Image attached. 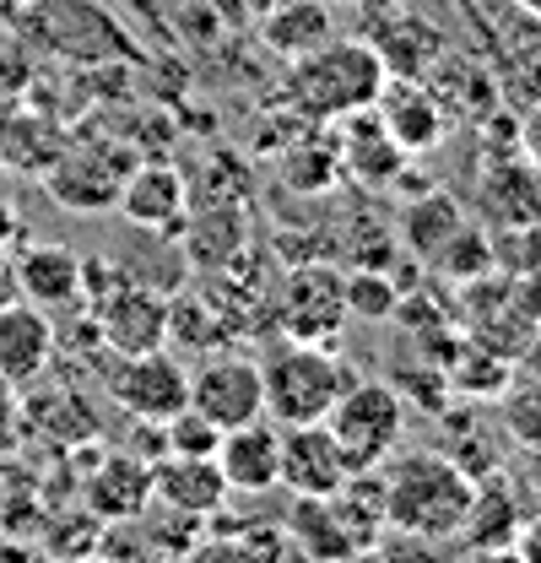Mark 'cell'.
Returning <instances> with one entry per match:
<instances>
[{"label": "cell", "mask_w": 541, "mask_h": 563, "mask_svg": "<svg viewBox=\"0 0 541 563\" xmlns=\"http://www.w3.org/2000/svg\"><path fill=\"white\" fill-rule=\"evenodd\" d=\"M379 488H385L390 531H401L411 542H455L476 477L439 450H406L379 466Z\"/></svg>", "instance_id": "cell-1"}, {"label": "cell", "mask_w": 541, "mask_h": 563, "mask_svg": "<svg viewBox=\"0 0 541 563\" xmlns=\"http://www.w3.org/2000/svg\"><path fill=\"white\" fill-rule=\"evenodd\" d=\"M385 60L368 38H331L314 55L292 60L287 70V103L314 120V125H336L357 109H374L379 87H385Z\"/></svg>", "instance_id": "cell-2"}, {"label": "cell", "mask_w": 541, "mask_h": 563, "mask_svg": "<svg viewBox=\"0 0 541 563\" xmlns=\"http://www.w3.org/2000/svg\"><path fill=\"white\" fill-rule=\"evenodd\" d=\"M261 385H266V418L276 428L292 422H325L336 396L352 385V368L341 363L331 342H276L270 357H261Z\"/></svg>", "instance_id": "cell-3"}, {"label": "cell", "mask_w": 541, "mask_h": 563, "mask_svg": "<svg viewBox=\"0 0 541 563\" xmlns=\"http://www.w3.org/2000/svg\"><path fill=\"white\" fill-rule=\"evenodd\" d=\"M325 428L336 433L341 455L352 472H379L406 433V401L390 379H352L325 412Z\"/></svg>", "instance_id": "cell-4"}, {"label": "cell", "mask_w": 541, "mask_h": 563, "mask_svg": "<svg viewBox=\"0 0 541 563\" xmlns=\"http://www.w3.org/2000/svg\"><path fill=\"white\" fill-rule=\"evenodd\" d=\"M87 303H92L98 342L114 352V357L152 352L168 342V298L152 292V287H141V282L109 277L92 261H87Z\"/></svg>", "instance_id": "cell-5"}, {"label": "cell", "mask_w": 541, "mask_h": 563, "mask_svg": "<svg viewBox=\"0 0 541 563\" xmlns=\"http://www.w3.org/2000/svg\"><path fill=\"white\" fill-rule=\"evenodd\" d=\"M109 401L120 412H131L135 422H157L163 428L174 412L190 407V368L163 347L114 357V368H109Z\"/></svg>", "instance_id": "cell-6"}, {"label": "cell", "mask_w": 541, "mask_h": 563, "mask_svg": "<svg viewBox=\"0 0 541 563\" xmlns=\"http://www.w3.org/2000/svg\"><path fill=\"white\" fill-rule=\"evenodd\" d=\"M135 168V157L114 141H81L66 146L49 168H44V190L66 211H114L120 185Z\"/></svg>", "instance_id": "cell-7"}, {"label": "cell", "mask_w": 541, "mask_h": 563, "mask_svg": "<svg viewBox=\"0 0 541 563\" xmlns=\"http://www.w3.org/2000/svg\"><path fill=\"white\" fill-rule=\"evenodd\" d=\"M190 407L211 418L222 433L266 418V385H261V357L244 352H211L190 374Z\"/></svg>", "instance_id": "cell-8"}, {"label": "cell", "mask_w": 541, "mask_h": 563, "mask_svg": "<svg viewBox=\"0 0 541 563\" xmlns=\"http://www.w3.org/2000/svg\"><path fill=\"white\" fill-rule=\"evenodd\" d=\"M276 320L292 342H336L346 320V282L331 266H298L276 292Z\"/></svg>", "instance_id": "cell-9"}, {"label": "cell", "mask_w": 541, "mask_h": 563, "mask_svg": "<svg viewBox=\"0 0 541 563\" xmlns=\"http://www.w3.org/2000/svg\"><path fill=\"white\" fill-rule=\"evenodd\" d=\"M374 114L396 136V146L406 157L433 152L444 141V131H450V114H444V103H439L428 76H385V87L374 98Z\"/></svg>", "instance_id": "cell-10"}, {"label": "cell", "mask_w": 541, "mask_h": 563, "mask_svg": "<svg viewBox=\"0 0 541 563\" xmlns=\"http://www.w3.org/2000/svg\"><path fill=\"white\" fill-rule=\"evenodd\" d=\"M352 477L336 433L325 422H292L281 428V483L292 498H331Z\"/></svg>", "instance_id": "cell-11"}, {"label": "cell", "mask_w": 541, "mask_h": 563, "mask_svg": "<svg viewBox=\"0 0 541 563\" xmlns=\"http://www.w3.org/2000/svg\"><path fill=\"white\" fill-rule=\"evenodd\" d=\"M476 211L487 228H541V168L526 152L487 157L476 179Z\"/></svg>", "instance_id": "cell-12"}, {"label": "cell", "mask_w": 541, "mask_h": 563, "mask_svg": "<svg viewBox=\"0 0 541 563\" xmlns=\"http://www.w3.org/2000/svg\"><path fill=\"white\" fill-rule=\"evenodd\" d=\"M81 504L103 520V526H114V520H141L146 509H152V455H135V450H109L92 472H87V483H81Z\"/></svg>", "instance_id": "cell-13"}, {"label": "cell", "mask_w": 541, "mask_h": 563, "mask_svg": "<svg viewBox=\"0 0 541 563\" xmlns=\"http://www.w3.org/2000/svg\"><path fill=\"white\" fill-rule=\"evenodd\" d=\"M185 207H190V185L174 163L152 157V163H135L120 185V201L114 211L131 222V228H146V233H168L185 222Z\"/></svg>", "instance_id": "cell-14"}, {"label": "cell", "mask_w": 541, "mask_h": 563, "mask_svg": "<svg viewBox=\"0 0 541 563\" xmlns=\"http://www.w3.org/2000/svg\"><path fill=\"white\" fill-rule=\"evenodd\" d=\"M11 266H16V298H27L49 314L87 303V261L66 244H22L11 255Z\"/></svg>", "instance_id": "cell-15"}, {"label": "cell", "mask_w": 541, "mask_h": 563, "mask_svg": "<svg viewBox=\"0 0 541 563\" xmlns=\"http://www.w3.org/2000/svg\"><path fill=\"white\" fill-rule=\"evenodd\" d=\"M49 363H55V320H49V309H38L27 298L0 303V379L22 390V385L44 379Z\"/></svg>", "instance_id": "cell-16"}, {"label": "cell", "mask_w": 541, "mask_h": 563, "mask_svg": "<svg viewBox=\"0 0 541 563\" xmlns=\"http://www.w3.org/2000/svg\"><path fill=\"white\" fill-rule=\"evenodd\" d=\"M152 504L179 509L190 520H211L228 504V477L217 455H157L152 461Z\"/></svg>", "instance_id": "cell-17"}, {"label": "cell", "mask_w": 541, "mask_h": 563, "mask_svg": "<svg viewBox=\"0 0 541 563\" xmlns=\"http://www.w3.org/2000/svg\"><path fill=\"white\" fill-rule=\"evenodd\" d=\"M217 466L228 477V493H270L281 483V428L270 418L228 428L217 444Z\"/></svg>", "instance_id": "cell-18"}, {"label": "cell", "mask_w": 541, "mask_h": 563, "mask_svg": "<svg viewBox=\"0 0 541 563\" xmlns=\"http://www.w3.org/2000/svg\"><path fill=\"white\" fill-rule=\"evenodd\" d=\"M336 157L341 174H352L357 185H396V174H406V152L396 146V136L379 125L374 109H357L336 120Z\"/></svg>", "instance_id": "cell-19"}, {"label": "cell", "mask_w": 541, "mask_h": 563, "mask_svg": "<svg viewBox=\"0 0 541 563\" xmlns=\"http://www.w3.org/2000/svg\"><path fill=\"white\" fill-rule=\"evenodd\" d=\"M261 38H266L270 55H281L292 66L336 38V5L331 0H281L261 16Z\"/></svg>", "instance_id": "cell-20"}, {"label": "cell", "mask_w": 541, "mask_h": 563, "mask_svg": "<svg viewBox=\"0 0 541 563\" xmlns=\"http://www.w3.org/2000/svg\"><path fill=\"white\" fill-rule=\"evenodd\" d=\"M520 498L509 483H498V472L493 477H476L472 488V504H466V520H461V542L466 548H509L515 542V531H520Z\"/></svg>", "instance_id": "cell-21"}, {"label": "cell", "mask_w": 541, "mask_h": 563, "mask_svg": "<svg viewBox=\"0 0 541 563\" xmlns=\"http://www.w3.org/2000/svg\"><path fill=\"white\" fill-rule=\"evenodd\" d=\"M287 542L314 563L352 559V542L341 531V515L331 498H292V520H287Z\"/></svg>", "instance_id": "cell-22"}, {"label": "cell", "mask_w": 541, "mask_h": 563, "mask_svg": "<svg viewBox=\"0 0 541 563\" xmlns=\"http://www.w3.org/2000/svg\"><path fill=\"white\" fill-rule=\"evenodd\" d=\"M368 44L379 49V60H385L390 76H428V66L439 60V27H428L422 16H396V22H385Z\"/></svg>", "instance_id": "cell-23"}, {"label": "cell", "mask_w": 541, "mask_h": 563, "mask_svg": "<svg viewBox=\"0 0 541 563\" xmlns=\"http://www.w3.org/2000/svg\"><path fill=\"white\" fill-rule=\"evenodd\" d=\"M466 222V211H461V201L455 196H444V190H428V196H417L411 207H406V244H411V255H433L455 228Z\"/></svg>", "instance_id": "cell-24"}, {"label": "cell", "mask_w": 541, "mask_h": 563, "mask_svg": "<svg viewBox=\"0 0 541 563\" xmlns=\"http://www.w3.org/2000/svg\"><path fill=\"white\" fill-rule=\"evenodd\" d=\"M428 266H433L439 277L461 282V287H466V282H476V277H487V272H493V255H487V228H476L472 217H466V222H461V228H455V233H450V239H444V244L428 255Z\"/></svg>", "instance_id": "cell-25"}, {"label": "cell", "mask_w": 541, "mask_h": 563, "mask_svg": "<svg viewBox=\"0 0 541 563\" xmlns=\"http://www.w3.org/2000/svg\"><path fill=\"white\" fill-rule=\"evenodd\" d=\"M450 390H461V396H498V390H509V357L472 336L466 347L450 357Z\"/></svg>", "instance_id": "cell-26"}, {"label": "cell", "mask_w": 541, "mask_h": 563, "mask_svg": "<svg viewBox=\"0 0 541 563\" xmlns=\"http://www.w3.org/2000/svg\"><path fill=\"white\" fill-rule=\"evenodd\" d=\"M487 255L504 277H541V228H487Z\"/></svg>", "instance_id": "cell-27"}, {"label": "cell", "mask_w": 541, "mask_h": 563, "mask_svg": "<svg viewBox=\"0 0 541 563\" xmlns=\"http://www.w3.org/2000/svg\"><path fill=\"white\" fill-rule=\"evenodd\" d=\"M217 444H222V428L201 418L196 407H185L163 422V455H217Z\"/></svg>", "instance_id": "cell-28"}, {"label": "cell", "mask_w": 541, "mask_h": 563, "mask_svg": "<svg viewBox=\"0 0 541 563\" xmlns=\"http://www.w3.org/2000/svg\"><path fill=\"white\" fill-rule=\"evenodd\" d=\"M504 422H509L515 450H541V385H537V379H526V385L509 396Z\"/></svg>", "instance_id": "cell-29"}, {"label": "cell", "mask_w": 541, "mask_h": 563, "mask_svg": "<svg viewBox=\"0 0 541 563\" xmlns=\"http://www.w3.org/2000/svg\"><path fill=\"white\" fill-rule=\"evenodd\" d=\"M341 282H346V309L352 314H363V320L396 314V287L390 282H379L374 272H357V277H341Z\"/></svg>", "instance_id": "cell-30"}, {"label": "cell", "mask_w": 541, "mask_h": 563, "mask_svg": "<svg viewBox=\"0 0 541 563\" xmlns=\"http://www.w3.org/2000/svg\"><path fill=\"white\" fill-rule=\"evenodd\" d=\"M239 548H244V559H250V563H287V553H292L287 526H276V520L239 531Z\"/></svg>", "instance_id": "cell-31"}, {"label": "cell", "mask_w": 541, "mask_h": 563, "mask_svg": "<svg viewBox=\"0 0 541 563\" xmlns=\"http://www.w3.org/2000/svg\"><path fill=\"white\" fill-rule=\"evenodd\" d=\"M16 444H22V396H16V385L0 379V461H5Z\"/></svg>", "instance_id": "cell-32"}, {"label": "cell", "mask_w": 541, "mask_h": 563, "mask_svg": "<svg viewBox=\"0 0 541 563\" xmlns=\"http://www.w3.org/2000/svg\"><path fill=\"white\" fill-rule=\"evenodd\" d=\"M179 563H250V559H244L239 537H196L190 553H185Z\"/></svg>", "instance_id": "cell-33"}, {"label": "cell", "mask_w": 541, "mask_h": 563, "mask_svg": "<svg viewBox=\"0 0 541 563\" xmlns=\"http://www.w3.org/2000/svg\"><path fill=\"white\" fill-rule=\"evenodd\" d=\"M515 553H520V563H541V509L520 520V531H515Z\"/></svg>", "instance_id": "cell-34"}, {"label": "cell", "mask_w": 541, "mask_h": 563, "mask_svg": "<svg viewBox=\"0 0 541 563\" xmlns=\"http://www.w3.org/2000/svg\"><path fill=\"white\" fill-rule=\"evenodd\" d=\"M520 152L541 168V98L526 109V120H520Z\"/></svg>", "instance_id": "cell-35"}, {"label": "cell", "mask_w": 541, "mask_h": 563, "mask_svg": "<svg viewBox=\"0 0 541 563\" xmlns=\"http://www.w3.org/2000/svg\"><path fill=\"white\" fill-rule=\"evenodd\" d=\"M0 563H38V553L22 537H0Z\"/></svg>", "instance_id": "cell-36"}, {"label": "cell", "mask_w": 541, "mask_h": 563, "mask_svg": "<svg viewBox=\"0 0 541 563\" xmlns=\"http://www.w3.org/2000/svg\"><path fill=\"white\" fill-rule=\"evenodd\" d=\"M466 563H520V553H515V542L509 548H472Z\"/></svg>", "instance_id": "cell-37"}, {"label": "cell", "mask_w": 541, "mask_h": 563, "mask_svg": "<svg viewBox=\"0 0 541 563\" xmlns=\"http://www.w3.org/2000/svg\"><path fill=\"white\" fill-rule=\"evenodd\" d=\"M520 466H526V483L541 493V450H526V455H520Z\"/></svg>", "instance_id": "cell-38"}, {"label": "cell", "mask_w": 541, "mask_h": 563, "mask_svg": "<svg viewBox=\"0 0 541 563\" xmlns=\"http://www.w3.org/2000/svg\"><path fill=\"white\" fill-rule=\"evenodd\" d=\"M5 244H16V217H11V207L0 201V250H5Z\"/></svg>", "instance_id": "cell-39"}, {"label": "cell", "mask_w": 541, "mask_h": 563, "mask_svg": "<svg viewBox=\"0 0 541 563\" xmlns=\"http://www.w3.org/2000/svg\"><path fill=\"white\" fill-rule=\"evenodd\" d=\"M341 563H390L379 548H368V553H352V559H341Z\"/></svg>", "instance_id": "cell-40"}, {"label": "cell", "mask_w": 541, "mask_h": 563, "mask_svg": "<svg viewBox=\"0 0 541 563\" xmlns=\"http://www.w3.org/2000/svg\"><path fill=\"white\" fill-rule=\"evenodd\" d=\"M515 5H520L526 16H537V22H541V0H515Z\"/></svg>", "instance_id": "cell-41"}, {"label": "cell", "mask_w": 541, "mask_h": 563, "mask_svg": "<svg viewBox=\"0 0 541 563\" xmlns=\"http://www.w3.org/2000/svg\"><path fill=\"white\" fill-rule=\"evenodd\" d=\"M135 563H179V559H163V553H152V548H146V553H141Z\"/></svg>", "instance_id": "cell-42"}, {"label": "cell", "mask_w": 541, "mask_h": 563, "mask_svg": "<svg viewBox=\"0 0 541 563\" xmlns=\"http://www.w3.org/2000/svg\"><path fill=\"white\" fill-rule=\"evenodd\" d=\"M270 5H281V0H250V11H261V16H266Z\"/></svg>", "instance_id": "cell-43"}, {"label": "cell", "mask_w": 541, "mask_h": 563, "mask_svg": "<svg viewBox=\"0 0 541 563\" xmlns=\"http://www.w3.org/2000/svg\"><path fill=\"white\" fill-rule=\"evenodd\" d=\"M76 563H109V559L103 553H87V559H76Z\"/></svg>", "instance_id": "cell-44"}, {"label": "cell", "mask_w": 541, "mask_h": 563, "mask_svg": "<svg viewBox=\"0 0 541 563\" xmlns=\"http://www.w3.org/2000/svg\"><path fill=\"white\" fill-rule=\"evenodd\" d=\"M331 5H363V0H331Z\"/></svg>", "instance_id": "cell-45"}]
</instances>
